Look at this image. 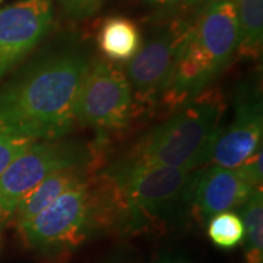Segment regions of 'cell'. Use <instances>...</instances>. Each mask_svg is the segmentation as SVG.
Wrapping results in <instances>:
<instances>
[{
  "label": "cell",
  "mask_w": 263,
  "mask_h": 263,
  "mask_svg": "<svg viewBox=\"0 0 263 263\" xmlns=\"http://www.w3.org/2000/svg\"><path fill=\"white\" fill-rule=\"evenodd\" d=\"M52 25L50 0H18L0 10V82L41 44Z\"/></svg>",
  "instance_id": "9c48e42d"
},
{
  "label": "cell",
  "mask_w": 263,
  "mask_h": 263,
  "mask_svg": "<svg viewBox=\"0 0 263 263\" xmlns=\"http://www.w3.org/2000/svg\"><path fill=\"white\" fill-rule=\"evenodd\" d=\"M197 15L170 6L154 18L147 38L141 43L139 51L130 59L126 70L137 116L160 106Z\"/></svg>",
  "instance_id": "5b68a950"
},
{
  "label": "cell",
  "mask_w": 263,
  "mask_h": 263,
  "mask_svg": "<svg viewBox=\"0 0 263 263\" xmlns=\"http://www.w3.org/2000/svg\"><path fill=\"white\" fill-rule=\"evenodd\" d=\"M3 2V0H0V3H2Z\"/></svg>",
  "instance_id": "cb8c5ba5"
},
{
  "label": "cell",
  "mask_w": 263,
  "mask_h": 263,
  "mask_svg": "<svg viewBox=\"0 0 263 263\" xmlns=\"http://www.w3.org/2000/svg\"><path fill=\"white\" fill-rule=\"evenodd\" d=\"M255 190L238 168L211 166L194 172L184 201L197 221L206 223L218 213L244 205Z\"/></svg>",
  "instance_id": "8fae6325"
},
{
  "label": "cell",
  "mask_w": 263,
  "mask_h": 263,
  "mask_svg": "<svg viewBox=\"0 0 263 263\" xmlns=\"http://www.w3.org/2000/svg\"><path fill=\"white\" fill-rule=\"evenodd\" d=\"M114 189L100 172L59 196L37 216L16 226L28 248L42 254H64L94 236L117 229Z\"/></svg>",
  "instance_id": "3957f363"
},
{
  "label": "cell",
  "mask_w": 263,
  "mask_h": 263,
  "mask_svg": "<svg viewBox=\"0 0 263 263\" xmlns=\"http://www.w3.org/2000/svg\"><path fill=\"white\" fill-rule=\"evenodd\" d=\"M93 50L81 32L66 31L0 85V133L49 140L70 134Z\"/></svg>",
  "instance_id": "6da1fadb"
},
{
  "label": "cell",
  "mask_w": 263,
  "mask_h": 263,
  "mask_svg": "<svg viewBox=\"0 0 263 263\" xmlns=\"http://www.w3.org/2000/svg\"><path fill=\"white\" fill-rule=\"evenodd\" d=\"M210 239L216 246L232 249L244 238V223L235 212L226 211L213 216L207 227Z\"/></svg>",
  "instance_id": "2e32d148"
},
{
  "label": "cell",
  "mask_w": 263,
  "mask_h": 263,
  "mask_svg": "<svg viewBox=\"0 0 263 263\" xmlns=\"http://www.w3.org/2000/svg\"><path fill=\"white\" fill-rule=\"evenodd\" d=\"M143 43L140 29L130 18L108 17L97 33V44L101 54L111 62L129 61L139 51Z\"/></svg>",
  "instance_id": "4fadbf2b"
},
{
  "label": "cell",
  "mask_w": 263,
  "mask_h": 263,
  "mask_svg": "<svg viewBox=\"0 0 263 263\" xmlns=\"http://www.w3.org/2000/svg\"><path fill=\"white\" fill-rule=\"evenodd\" d=\"M196 170L185 167H161L132 172L122 176H108L116 197L117 230L123 233L139 232L160 218L180 200Z\"/></svg>",
  "instance_id": "52a82bcc"
},
{
  "label": "cell",
  "mask_w": 263,
  "mask_h": 263,
  "mask_svg": "<svg viewBox=\"0 0 263 263\" xmlns=\"http://www.w3.org/2000/svg\"><path fill=\"white\" fill-rule=\"evenodd\" d=\"M105 139L78 138L37 140L0 177V228L14 221L20 201L55 171L104 161Z\"/></svg>",
  "instance_id": "8992f818"
},
{
  "label": "cell",
  "mask_w": 263,
  "mask_h": 263,
  "mask_svg": "<svg viewBox=\"0 0 263 263\" xmlns=\"http://www.w3.org/2000/svg\"><path fill=\"white\" fill-rule=\"evenodd\" d=\"M262 98L257 88H245L236 97L235 114L230 124L221 129L212 147L209 163L236 168L262 147Z\"/></svg>",
  "instance_id": "30bf717a"
},
{
  "label": "cell",
  "mask_w": 263,
  "mask_h": 263,
  "mask_svg": "<svg viewBox=\"0 0 263 263\" xmlns=\"http://www.w3.org/2000/svg\"><path fill=\"white\" fill-rule=\"evenodd\" d=\"M115 263H124V262H115Z\"/></svg>",
  "instance_id": "603a6c76"
},
{
  "label": "cell",
  "mask_w": 263,
  "mask_h": 263,
  "mask_svg": "<svg viewBox=\"0 0 263 263\" xmlns=\"http://www.w3.org/2000/svg\"><path fill=\"white\" fill-rule=\"evenodd\" d=\"M239 26L234 0H218L194 21L189 41L160 106L174 112L209 89L238 54Z\"/></svg>",
  "instance_id": "277c9868"
},
{
  "label": "cell",
  "mask_w": 263,
  "mask_h": 263,
  "mask_svg": "<svg viewBox=\"0 0 263 263\" xmlns=\"http://www.w3.org/2000/svg\"><path fill=\"white\" fill-rule=\"evenodd\" d=\"M107 0H58L61 12L71 21L89 18L103 8Z\"/></svg>",
  "instance_id": "ac0fdd59"
},
{
  "label": "cell",
  "mask_w": 263,
  "mask_h": 263,
  "mask_svg": "<svg viewBox=\"0 0 263 263\" xmlns=\"http://www.w3.org/2000/svg\"><path fill=\"white\" fill-rule=\"evenodd\" d=\"M101 167L103 161H98L93 163L67 167L49 174L47 178L43 179L20 201L14 216L15 224L18 226L37 216L62 194L87 182Z\"/></svg>",
  "instance_id": "7c38bea8"
},
{
  "label": "cell",
  "mask_w": 263,
  "mask_h": 263,
  "mask_svg": "<svg viewBox=\"0 0 263 263\" xmlns=\"http://www.w3.org/2000/svg\"><path fill=\"white\" fill-rule=\"evenodd\" d=\"M239 26L238 57L257 60L262 54L263 0H234Z\"/></svg>",
  "instance_id": "5bb4252c"
},
{
  "label": "cell",
  "mask_w": 263,
  "mask_h": 263,
  "mask_svg": "<svg viewBox=\"0 0 263 263\" xmlns=\"http://www.w3.org/2000/svg\"><path fill=\"white\" fill-rule=\"evenodd\" d=\"M157 263H185V262H182V261H178V259H173V258H163L159 261Z\"/></svg>",
  "instance_id": "7402d4cb"
},
{
  "label": "cell",
  "mask_w": 263,
  "mask_h": 263,
  "mask_svg": "<svg viewBox=\"0 0 263 263\" xmlns=\"http://www.w3.org/2000/svg\"><path fill=\"white\" fill-rule=\"evenodd\" d=\"M226 101L221 91L209 88L192 99L171 117L140 136L110 163L101 167L108 176L161 168L197 170L209 163L221 132Z\"/></svg>",
  "instance_id": "7a4b0ae2"
},
{
  "label": "cell",
  "mask_w": 263,
  "mask_h": 263,
  "mask_svg": "<svg viewBox=\"0 0 263 263\" xmlns=\"http://www.w3.org/2000/svg\"><path fill=\"white\" fill-rule=\"evenodd\" d=\"M244 250L246 263H263V194L255 190L242 205Z\"/></svg>",
  "instance_id": "9a60e30c"
},
{
  "label": "cell",
  "mask_w": 263,
  "mask_h": 263,
  "mask_svg": "<svg viewBox=\"0 0 263 263\" xmlns=\"http://www.w3.org/2000/svg\"><path fill=\"white\" fill-rule=\"evenodd\" d=\"M134 117L137 111L126 72L111 61L93 58L76 103L77 126L90 128L105 139L129 126Z\"/></svg>",
  "instance_id": "ba28073f"
},
{
  "label": "cell",
  "mask_w": 263,
  "mask_h": 263,
  "mask_svg": "<svg viewBox=\"0 0 263 263\" xmlns=\"http://www.w3.org/2000/svg\"><path fill=\"white\" fill-rule=\"evenodd\" d=\"M143 2L151 3V4H159V5H167L172 6L178 4L180 0H143Z\"/></svg>",
  "instance_id": "44dd1931"
},
{
  "label": "cell",
  "mask_w": 263,
  "mask_h": 263,
  "mask_svg": "<svg viewBox=\"0 0 263 263\" xmlns=\"http://www.w3.org/2000/svg\"><path fill=\"white\" fill-rule=\"evenodd\" d=\"M262 147L252 154L249 159L236 167L238 171L244 177V179L250 185L254 186L255 189H262L263 182V167H262Z\"/></svg>",
  "instance_id": "d6986e66"
},
{
  "label": "cell",
  "mask_w": 263,
  "mask_h": 263,
  "mask_svg": "<svg viewBox=\"0 0 263 263\" xmlns=\"http://www.w3.org/2000/svg\"><path fill=\"white\" fill-rule=\"evenodd\" d=\"M34 139L0 133V177L17 157L32 145Z\"/></svg>",
  "instance_id": "e0dca14e"
},
{
  "label": "cell",
  "mask_w": 263,
  "mask_h": 263,
  "mask_svg": "<svg viewBox=\"0 0 263 263\" xmlns=\"http://www.w3.org/2000/svg\"><path fill=\"white\" fill-rule=\"evenodd\" d=\"M216 2H218V0H180L178 4L172 5V6L173 8L180 10V11L197 15L200 14V11H202L203 9Z\"/></svg>",
  "instance_id": "ffe728a7"
}]
</instances>
